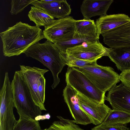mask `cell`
<instances>
[{"mask_svg":"<svg viewBox=\"0 0 130 130\" xmlns=\"http://www.w3.org/2000/svg\"><path fill=\"white\" fill-rule=\"evenodd\" d=\"M3 55H19L31 46L45 38L43 31L35 26L20 21L0 33Z\"/></svg>","mask_w":130,"mask_h":130,"instance_id":"cell-1","label":"cell"},{"mask_svg":"<svg viewBox=\"0 0 130 130\" xmlns=\"http://www.w3.org/2000/svg\"><path fill=\"white\" fill-rule=\"evenodd\" d=\"M26 56L40 62L51 71L53 78L51 86L54 89L60 82L58 75L66 65L61 57L60 51L54 44L47 40L43 43H37L25 52Z\"/></svg>","mask_w":130,"mask_h":130,"instance_id":"cell-2","label":"cell"},{"mask_svg":"<svg viewBox=\"0 0 130 130\" xmlns=\"http://www.w3.org/2000/svg\"><path fill=\"white\" fill-rule=\"evenodd\" d=\"M14 107L20 118L35 119L41 115V110L35 104L29 89L19 71H15L11 82Z\"/></svg>","mask_w":130,"mask_h":130,"instance_id":"cell-3","label":"cell"},{"mask_svg":"<svg viewBox=\"0 0 130 130\" xmlns=\"http://www.w3.org/2000/svg\"><path fill=\"white\" fill-rule=\"evenodd\" d=\"M20 73L27 86L36 105L41 110H46L45 99V73L49 70L37 67L20 65Z\"/></svg>","mask_w":130,"mask_h":130,"instance_id":"cell-4","label":"cell"},{"mask_svg":"<svg viewBox=\"0 0 130 130\" xmlns=\"http://www.w3.org/2000/svg\"><path fill=\"white\" fill-rule=\"evenodd\" d=\"M67 85L77 93L99 103H104L105 93L98 89L82 72L73 67H68L66 74Z\"/></svg>","mask_w":130,"mask_h":130,"instance_id":"cell-5","label":"cell"},{"mask_svg":"<svg viewBox=\"0 0 130 130\" xmlns=\"http://www.w3.org/2000/svg\"><path fill=\"white\" fill-rule=\"evenodd\" d=\"M73 67L83 73L98 89L105 93L120 81L119 75L110 67L98 65Z\"/></svg>","mask_w":130,"mask_h":130,"instance_id":"cell-6","label":"cell"},{"mask_svg":"<svg viewBox=\"0 0 130 130\" xmlns=\"http://www.w3.org/2000/svg\"><path fill=\"white\" fill-rule=\"evenodd\" d=\"M0 130H13L16 120L13 112L14 107L11 82L8 74H5L0 91Z\"/></svg>","mask_w":130,"mask_h":130,"instance_id":"cell-7","label":"cell"},{"mask_svg":"<svg viewBox=\"0 0 130 130\" xmlns=\"http://www.w3.org/2000/svg\"><path fill=\"white\" fill-rule=\"evenodd\" d=\"M112 49L104 46L99 39L86 41L68 48L66 53L71 56L84 60L93 61L104 56H108Z\"/></svg>","mask_w":130,"mask_h":130,"instance_id":"cell-8","label":"cell"},{"mask_svg":"<svg viewBox=\"0 0 130 130\" xmlns=\"http://www.w3.org/2000/svg\"><path fill=\"white\" fill-rule=\"evenodd\" d=\"M76 20L71 16L55 20L43 30L45 38L54 43L58 41L73 38Z\"/></svg>","mask_w":130,"mask_h":130,"instance_id":"cell-9","label":"cell"},{"mask_svg":"<svg viewBox=\"0 0 130 130\" xmlns=\"http://www.w3.org/2000/svg\"><path fill=\"white\" fill-rule=\"evenodd\" d=\"M77 92L67 85L63 91V95L71 114L76 124L86 125L93 124L91 119L81 109Z\"/></svg>","mask_w":130,"mask_h":130,"instance_id":"cell-10","label":"cell"},{"mask_svg":"<svg viewBox=\"0 0 130 130\" xmlns=\"http://www.w3.org/2000/svg\"><path fill=\"white\" fill-rule=\"evenodd\" d=\"M81 109L91 119L93 124H101L111 110L104 103L101 104L90 100L77 93Z\"/></svg>","mask_w":130,"mask_h":130,"instance_id":"cell-11","label":"cell"},{"mask_svg":"<svg viewBox=\"0 0 130 130\" xmlns=\"http://www.w3.org/2000/svg\"><path fill=\"white\" fill-rule=\"evenodd\" d=\"M105 100L109 102L113 109L130 113V88L122 83L109 90Z\"/></svg>","mask_w":130,"mask_h":130,"instance_id":"cell-12","label":"cell"},{"mask_svg":"<svg viewBox=\"0 0 130 130\" xmlns=\"http://www.w3.org/2000/svg\"><path fill=\"white\" fill-rule=\"evenodd\" d=\"M101 35L110 48L130 46V21Z\"/></svg>","mask_w":130,"mask_h":130,"instance_id":"cell-13","label":"cell"},{"mask_svg":"<svg viewBox=\"0 0 130 130\" xmlns=\"http://www.w3.org/2000/svg\"><path fill=\"white\" fill-rule=\"evenodd\" d=\"M31 4L58 19L69 16L71 11L70 5L66 0H55L54 2H47L35 0Z\"/></svg>","mask_w":130,"mask_h":130,"instance_id":"cell-14","label":"cell"},{"mask_svg":"<svg viewBox=\"0 0 130 130\" xmlns=\"http://www.w3.org/2000/svg\"><path fill=\"white\" fill-rule=\"evenodd\" d=\"M113 0H84L80 6L84 19L90 20L92 17L107 14Z\"/></svg>","mask_w":130,"mask_h":130,"instance_id":"cell-15","label":"cell"},{"mask_svg":"<svg viewBox=\"0 0 130 130\" xmlns=\"http://www.w3.org/2000/svg\"><path fill=\"white\" fill-rule=\"evenodd\" d=\"M130 21V18L124 14L105 15L100 16L95 22L98 37L100 34Z\"/></svg>","mask_w":130,"mask_h":130,"instance_id":"cell-16","label":"cell"},{"mask_svg":"<svg viewBox=\"0 0 130 130\" xmlns=\"http://www.w3.org/2000/svg\"><path fill=\"white\" fill-rule=\"evenodd\" d=\"M108 57L119 70L130 69V46L112 48Z\"/></svg>","mask_w":130,"mask_h":130,"instance_id":"cell-17","label":"cell"},{"mask_svg":"<svg viewBox=\"0 0 130 130\" xmlns=\"http://www.w3.org/2000/svg\"><path fill=\"white\" fill-rule=\"evenodd\" d=\"M91 37L99 39L98 37L97 28L93 20H76L75 29L73 38H83Z\"/></svg>","mask_w":130,"mask_h":130,"instance_id":"cell-18","label":"cell"},{"mask_svg":"<svg viewBox=\"0 0 130 130\" xmlns=\"http://www.w3.org/2000/svg\"><path fill=\"white\" fill-rule=\"evenodd\" d=\"M28 16L30 21L33 22L37 27H47L52 24L55 20L40 8L33 6L28 12Z\"/></svg>","mask_w":130,"mask_h":130,"instance_id":"cell-19","label":"cell"},{"mask_svg":"<svg viewBox=\"0 0 130 130\" xmlns=\"http://www.w3.org/2000/svg\"><path fill=\"white\" fill-rule=\"evenodd\" d=\"M130 122V113L116 109L111 110L102 123L107 125L125 124Z\"/></svg>","mask_w":130,"mask_h":130,"instance_id":"cell-20","label":"cell"},{"mask_svg":"<svg viewBox=\"0 0 130 130\" xmlns=\"http://www.w3.org/2000/svg\"><path fill=\"white\" fill-rule=\"evenodd\" d=\"M97 39H99L91 37L83 38L73 37L60 40L54 44L60 52H65L68 48L74 47L85 41Z\"/></svg>","mask_w":130,"mask_h":130,"instance_id":"cell-21","label":"cell"},{"mask_svg":"<svg viewBox=\"0 0 130 130\" xmlns=\"http://www.w3.org/2000/svg\"><path fill=\"white\" fill-rule=\"evenodd\" d=\"M60 54L64 63L68 67L82 68L98 65L97 60L89 61L81 60L69 56L64 52H60Z\"/></svg>","mask_w":130,"mask_h":130,"instance_id":"cell-22","label":"cell"},{"mask_svg":"<svg viewBox=\"0 0 130 130\" xmlns=\"http://www.w3.org/2000/svg\"><path fill=\"white\" fill-rule=\"evenodd\" d=\"M38 121L25 117L20 118L15 122L13 130H42Z\"/></svg>","mask_w":130,"mask_h":130,"instance_id":"cell-23","label":"cell"},{"mask_svg":"<svg viewBox=\"0 0 130 130\" xmlns=\"http://www.w3.org/2000/svg\"><path fill=\"white\" fill-rule=\"evenodd\" d=\"M35 0H12L11 4L10 13L12 15H17L23 11L24 8Z\"/></svg>","mask_w":130,"mask_h":130,"instance_id":"cell-24","label":"cell"},{"mask_svg":"<svg viewBox=\"0 0 130 130\" xmlns=\"http://www.w3.org/2000/svg\"><path fill=\"white\" fill-rule=\"evenodd\" d=\"M128 129L124 124L107 125L102 123L93 127L91 130H126Z\"/></svg>","mask_w":130,"mask_h":130,"instance_id":"cell-25","label":"cell"},{"mask_svg":"<svg viewBox=\"0 0 130 130\" xmlns=\"http://www.w3.org/2000/svg\"><path fill=\"white\" fill-rule=\"evenodd\" d=\"M119 76L121 83L130 88V69L122 72Z\"/></svg>","mask_w":130,"mask_h":130,"instance_id":"cell-26","label":"cell"},{"mask_svg":"<svg viewBox=\"0 0 130 130\" xmlns=\"http://www.w3.org/2000/svg\"><path fill=\"white\" fill-rule=\"evenodd\" d=\"M42 130H56L54 125L52 124L48 128Z\"/></svg>","mask_w":130,"mask_h":130,"instance_id":"cell-27","label":"cell"},{"mask_svg":"<svg viewBox=\"0 0 130 130\" xmlns=\"http://www.w3.org/2000/svg\"><path fill=\"white\" fill-rule=\"evenodd\" d=\"M126 130H130V129H128Z\"/></svg>","mask_w":130,"mask_h":130,"instance_id":"cell-28","label":"cell"}]
</instances>
